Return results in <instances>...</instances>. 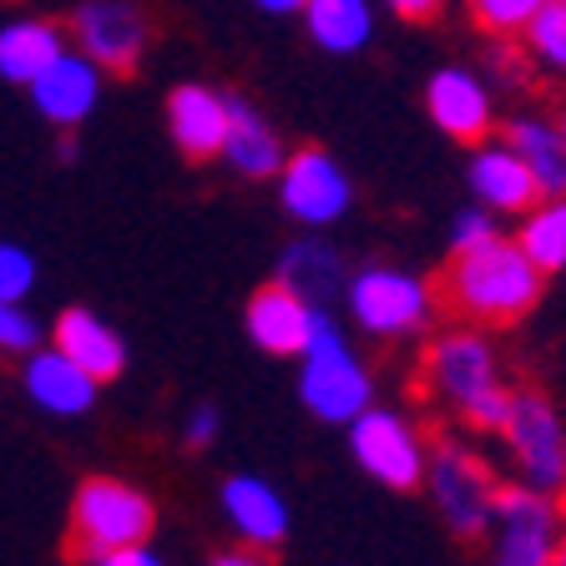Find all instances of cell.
I'll return each instance as SVG.
<instances>
[{
    "mask_svg": "<svg viewBox=\"0 0 566 566\" xmlns=\"http://www.w3.org/2000/svg\"><path fill=\"white\" fill-rule=\"evenodd\" d=\"M92 566H163V556H157L147 542H137V546H122V552H106V556H96Z\"/></svg>",
    "mask_w": 566,
    "mask_h": 566,
    "instance_id": "obj_32",
    "label": "cell"
},
{
    "mask_svg": "<svg viewBox=\"0 0 566 566\" xmlns=\"http://www.w3.org/2000/svg\"><path fill=\"white\" fill-rule=\"evenodd\" d=\"M223 157L233 163V172L243 177H279L283 167V137L269 127V122L253 112L248 102H233V122H228V142H223Z\"/></svg>",
    "mask_w": 566,
    "mask_h": 566,
    "instance_id": "obj_24",
    "label": "cell"
},
{
    "mask_svg": "<svg viewBox=\"0 0 566 566\" xmlns=\"http://www.w3.org/2000/svg\"><path fill=\"white\" fill-rule=\"evenodd\" d=\"M25 389H31V400L46 415H86L96 400V379L86 375L76 359H66L56 344L31 354V365H25Z\"/></svg>",
    "mask_w": 566,
    "mask_h": 566,
    "instance_id": "obj_19",
    "label": "cell"
},
{
    "mask_svg": "<svg viewBox=\"0 0 566 566\" xmlns=\"http://www.w3.org/2000/svg\"><path fill=\"white\" fill-rule=\"evenodd\" d=\"M31 283H35V259L15 243H0V298L21 304L31 294Z\"/></svg>",
    "mask_w": 566,
    "mask_h": 566,
    "instance_id": "obj_28",
    "label": "cell"
},
{
    "mask_svg": "<svg viewBox=\"0 0 566 566\" xmlns=\"http://www.w3.org/2000/svg\"><path fill=\"white\" fill-rule=\"evenodd\" d=\"M349 450H354V460H359V471H365L369 481L389 485V491H415V485H424V460H430V450H424L420 430H415L405 415L379 410V405L359 410L349 420Z\"/></svg>",
    "mask_w": 566,
    "mask_h": 566,
    "instance_id": "obj_8",
    "label": "cell"
},
{
    "mask_svg": "<svg viewBox=\"0 0 566 566\" xmlns=\"http://www.w3.org/2000/svg\"><path fill=\"white\" fill-rule=\"evenodd\" d=\"M562 127H566V117H562Z\"/></svg>",
    "mask_w": 566,
    "mask_h": 566,
    "instance_id": "obj_38",
    "label": "cell"
},
{
    "mask_svg": "<svg viewBox=\"0 0 566 566\" xmlns=\"http://www.w3.org/2000/svg\"><path fill=\"white\" fill-rule=\"evenodd\" d=\"M153 526H157V511L137 485L96 475V481H86L76 491V506H71V552L96 562L106 552L147 542Z\"/></svg>",
    "mask_w": 566,
    "mask_h": 566,
    "instance_id": "obj_6",
    "label": "cell"
},
{
    "mask_svg": "<svg viewBox=\"0 0 566 566\" xmlns=\"http://www.w3.org/2000/svg\"><path fill=\"white\" fill-rule=\"evenodd\" d=\"M546 273L521 253L516 238H485L481 248L450 253L446 273L436 279L440 308L455 318L475 324V329H506L516 318H526L542 298Z\"/></svg>",
    "mask_w": 566,
    "mask_h": 566,
    "instance_id": "obj_1",
    "label": "cell"
},
{
    "mask_svg": "<svg viewBox=\"0 0 566 566\" xmlns=\"http://www.w3.org/2000/svg\"><path fill=\"white\" fill-rule=\"evenodd\" d=\"M212 566H269V562H263L253 546H243V552H218V562Z\"/></svg>",
    "mask_w": 566,
    "mask_h": 566,
    "instance_id": "obj_34",
    "label": "cell"
},
{
    "mask_svg": "<svg viewBox=\"0 0 566 566\" xmlns=\"http://www.w3.org/2000/svg\"><path fill=\"white\" fill-rule=\"evenodd\" d=\"M556 566H566V516H562V542H556Z\"/></svg>",
    "mask_w": 566,
    "mask_h": 566,
    "instance_id": "obj_36",
    "label": "cell"
},
{
    "mask_svg": "<svg viewBox=\"0 0 566 566\" xmlns=\"http://www.w3.org/2000/svg\"><path fill=\"white\" fill-rule=\"evenodd\" d=\"M465 6H471V21L481 25L485 35H495V41H511V35L526 31V21L542 11L546 0H465Z\"/></svg>",
    "mask_w": 566,
    "mask_h": 566,
    "instance_id": "obj_27",
    "label": "cell"
},
{
    "mask_svg": "<svg viewBox=\"0 0 566 566\" xmlns=\"http://www.w3.org/2000/svg\"><path fill=\"white\" fill-rule=\"evenodd\" d=\"M304 25H308V41L329 56H354L375 41V11L369 0H308L304 11Z\"/></svg>",
    "mask_w": 566,
    "mask_h": 566,
    "instance_id": "obj_20",
    "label": "cell"
},
{
    "mask_svg": "<svg viewBox=\"0 0 566 566\" xmlns=\"http://www.w3.org/2000/svg\"><path fill=\"white\" fill-rule=\"evenodd\" d=\"M279 283H289L294 294H304L308 304H329V298H344V283H349V269L344 259L334 253L329 243H304L283 248V263H279Z\"/></svg>",
    "mask_w": 566,
    "mask_h": 566,
    "instance_id": "obj_22",
    "label": "cell"
},
{
    "mask_svg": "<svg viewBox=\"0 0 566 566\" xmlns=\"http://www.w3.org/2000/svg\"><path fill=\"white\" fill-rule=\"evenodd\" d=\"M51 334H56V349L66 354V359H76L96 385L117 379L122 365H127V344H122V334L112 329L106 318H96L92 308H66Z\"/></svg>",
    "mask_w": 566,
    "mask_h": 566,
    "instance_id": "obj_18",
    "label": "cell"
},
{
    "mask_svg": "<svg viewBox=\"0 0 566 566\" xmlns=\"http://www.w3.org/2000/svg\"><path fill=\"white\" fill-rule=\"evenodd\" d=\"M495 233H501V228H495V212L475 202V208H465V212H460V218H455V223H450V253H465V248H481L485 238H495Z\"/></svg>",
    "mask_w": 566,
    "mask_h": 566,
    "instance_id": "obj_29",
    "label": "cell"
},
{
    "mask_svg": "<svg viewBox=\"0 0 566 566\" xmlns=\"http://www.w3.org/2000/svg\"><path fill=\"white\" fill-rule=\"evenodd\" d=\"M516 243L536 269L552 279V273L566 269V198H542L521 212Z\"/></svg>",
    "mask_w": 566,
    "mask_h": 566,
    "instance_id": "obj_25",
    "label": "cell"
},
{
    "mask_svg": "<svg viewBox=\"0 0 566 566\" xmlns=\"http://www.w3.org/2000/svg\"><path fill=\"white\" fill-rule=\"evenodd\" d=\"M465 182H471L475 202L491 208L495 218L501 212H526L531 202H542V188H536V177L531 167L521 163V153L511 142H475L471 153V167H465Z\"/></svg>",
    "mask_w": 566,
    "mask_h": 566,
    "instance_id": "obj_16",
    "label": "cell"
},
{
    "mask_svg": "<svg viewBox=\"0 0 566 566\" xmlns=\"http://www.w3.org/2000/svg\"><path fill=\"white\" fill-rule=\"evenodd\" d=\"M188 450H202V446H212L218 440V410L212 405H202V410H192V420H188Z\"/></svg>",
    "mask_w": 566,
    "mask_h": 566,
    "instance_id": "obj_31",
    "label": "cell"
},
{
    "mask_svg": "<svg viewBox=\"0 0 566 566\" xmlns=\"http://www.w3.org/2000/svg\"><path fill=\"white\" fill-rule=\"evenodd\" d=\"M76 46L102 71H137L147 51V21L127 0H86L76 11Z\"/></svg>",
    "mask_w": 566,
    "mask_h": 566,
    "instance_id": "obj_12",
    "label": "cell"
},
{
    "mask_svg": "<svg viewBox=\"0 0 566 566\" xmlns=\"http://www.w3.org/2000/svg\"><path fill=\"white\" fill-rule=\"evenodd\" d=\"M31 96H35V112L56 127H76L96 112L102 102V66H96L86 51H61L41 76L31 82Z\"/></svg>",
    "mask_w": 566,
    "mask_h": 566,
    "instance_id": "obj_15",
    "label": "cell"
},
{
    "mask_svg": "<svg viewBox=\"0 0 566 566\" xmlns=\"http://www.w3.org/2000/svg\"><path fill=\"white\" fill-rule=\"evenodd\" d=\"M0 349H35V318L11 298H0Z\"/></svg>",
    "mask_w": 566,
    "mask_h": 566,
    "instance_id": "obj_30",
    "label": "cell"
},
{
    "mask_svg": "<svg viewBox=\"0 0 566 566\" xmlns=\"http://www.w3.org/2000/svg\"><path fill=\"white\" fill-rule=\"evenodd\" d=\"M66 51V31L51 21H11L0 31V76L31 86Z\"/></svg>",
    "mask_w": 566,
    "mask_h": 566,
    "instance_id": "obj_23",
    "label": "cell"
},
{
    "mask_svg": "<svg viewBox=\"0 0 566 566\" xmlns=\"http://www.w3.org/2000/svg\"><path fill=\"white\" fill-rule=\"evenodd\" d=\"M521 41H526V56L542 71L566 76V0H546L542 11L526 21Z\"/></svg>",
    "mask_w": 566,
    "mask_h": 566,
    "instance_id": "obj_26",
    "label": "cell"
},
{
    "mask_svg": "<svg viewBox=\"0 0 566 566\" xmlns=\"http://www.w3.org/2000/svg\"><path fill=\"white\" fill-rule=\"evenodd\" d=\"M424 385L446 410H455L465 424L501 436V424L511 415V389L501 379V354L481 329L440 334L424 354Z\"/></svg>",
    "mask_w": 566,
    "mask_h": 566,
    "instance_id": "obj_2",
    "label": "cell"
},
{
    "mask_svg": "<svg viewBox=\"0 0 566 566\" xmlns=\"http://www.w3.org/2000/svg\"><path fill=\"white\" fill-rule=\"evenodd\" d=\"M259 11H269V15H294V11H304L308 0H253Z\"/></svg>",
    "mask_w": 566,
    "mask_h": 566,
    "instance_id": "obj_35",
    "label": "cell"
},
{
    "mask_svg": "<svg viewBox=\"0 0 566 566\" xmlns=\"http://www.w3.org/2000/svg\"><path fill=\"white\" fill-rule=\"evenodd\" d=\"M298 400L324 424H349L359 410L375 405V379L329 318V308H318L314 334L298 354Z\"/></svg>",
    "mask_w": 566,
    "mask_h": 566,
    "instance_id": "obj_3",
    "label": "cell"
},
{
    "mask_svg": "<svg viewBox=\"0 0 566 566\" xmlns=\"http://www.w3.org/2000/svg\"><path fill=\"white\" fill-rule=\"evenodd\" d=\"M223 516L253 552H273L289 542V506L263 475H228L223 481Z\"/></svg>",
    "mask_w": 566,
    "mask_h": 566,
    "instance_id": "obj_17",
    "label": "cell"
},
{
    "mask_svg": "<svg viewBox=\"0 0 566 566\" xmlns=\"http://www.w3.org/2000/svg\"><path fill=\"white\" fill-rule=\"evenodd\" d=\"M424 491L436 501L440 521L455 531L460 542H481L495 516V471L460 440H440L424 460Z\"/></svg>",
    "mask_w": 566,
    "mask_h": 566,
    "instance_id": "obj_5",
    "label": "cell"
},
{
    "mask_svg": "<svg viewBox=\"0 0 566 566\" xmlns=\"http://www.w3.org/2000/svg\"><path fill=\"white\" fill-rule=\"evenodd\" d=\"M546 566H556V562H546Z\"/></svg>",
    "mask_w": 566,
    "mask_h": 566,
    "instance_id": "obj_37",
    "label": "cell"
},
{
    "mask_svg": "<svg viewBox=\"0 0 566 566\" xmlns=\"http://www.w3.org/2000/svg\"><path fill=\"white\" fill-rule=\"evenodd\" d=\"M228 122H233V96L212 92V86L188 82L167 96V132H172L177 153L192 157V163L223 157Z\"/></svg>",
    "mask_w": 566,
    "mask_h": 566,
    "instance_id": "obj_14",
    "label": "cell"
},
{
    "mask_svg": "<svg viewBox=\"0 0 566 566\" xmlns=\"http://www.w3.org/2000/svg\"><path fill=\"white\" fill-rule=\"evenodd\" d=\"M344 304H349L354 324L375 339H410L424 334L440 314V294L436 283L420 279V273L389 269V263H369V269H354L344 283Z\"/></svg>",
    "mask_w": 566,
    "mask_h": 566,
    "instance_id": "obj_4",
    "label": "cell"
},
{
    "mask_svg": "<svg viewBox=\"0 0 566 566\" xmlns=\"http://www.w3.org/2000/svg\"><path fill=\"white\" fill-rule=\"evenodd\" d=\"M385 6L400 15V21H436V11L446 0H385Z\"/></svg>",
    "mask_w": 566,
    "mask_h": 566,
    "instance_id": "obj_33",
    "label": "cell"
},
{
    "mask_svg": "<svg viewBox=\"0 0 566 566\" xmlns=\"http://www.w3.org/2000/svg\"><path fill=\"white\" fill-rule=\"evenodd\" d=\"M521 481L546 495H566V424L542 389H511V415L501 424Z\"/></svg>",
    "mask_w": 566,
    "mask_h": 566,
    "instance_id": "obj_7",
    "label": "cell"
},
{
    "mask_svg": "<svg viewBox=\"0 0 566 566\" xmlns=\"http://www.w3.org/2000/svg\"><path fill=\"white\" fill-rule=\"evenodd\" d=\"M318 308L324 304H308L304 294H294L289 283H279L273 279L269 289H259V294L248 298V314H243V329H248V339L259 344L263 354H304V344H308V334H314V318H318Z\"/></svg>",
    "mask_w": 566,
    "mask_h": 566,
    "instance_id": "obj_13",
    "label": "cell"
},
{
    "mask_svg": "<svg viewBox=\"0 0 566 566\" xmlns=\"http://www.w3.org/2000/svg\"><path fill=\"white\" fill-rule=\"evenodd\" d=\"M491 526H495V566L556 562V542H562L556 495L536 491V485H501Z\"/></svg>",
    "mask_w": 566,
    "mask_h": 566,
    "instance_id": "obj_9",
    "label": "cell"
},
{
    "mask_svg": "<svg viewBox=\"0 0 566 566\" xmlns=\"http://www.w3.org/2000/svg\"><path fill=\"white\" fill-rule=\"evenodd\" d=\"M506 142L531 167L542 198H566V127L546 117H516L506 127Z\"/></svg>",
    "mask_w": 566,
    "mask_h": 566,
    "instance_id": "obj_21",
    "label": "cell"
},
{
    "mask_svg": "<svg viewBox=\"0 0 566 566\" xmlns=\"http://www.w3.org/2000/svg\"><path fill=\"white\" fill-rule=\"evenodd\" d=\"M424 106H430V122L446 132L450 142H475L491 137V122H495V102H491V86L465 66H440L430 82H424Z\"/></svg>",
    "mask_w": 566,
    "mask_h": 566,
    "instance_id": "obj_11",
    "label": "cell"
},
{
    "mask_svg": "<svg viewBox=\"0 0 566 566\" xmlns=\"http://www.w3.org/2000/svg\"><path fill=\"white\" fill-rule=\"evenodd\" d=\"M279 202L294 223L329 228L349 212L354 182L339 167V157H329L324 147H298V153L283 157V167H279Z\"/></svg>",
    "mask_w": 566,
    "mask_h": 566,
    "instance_id": "obj_10",
    "label": "cell"
}]
</instances>
